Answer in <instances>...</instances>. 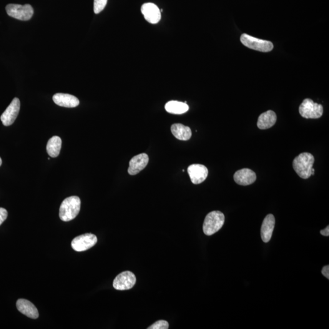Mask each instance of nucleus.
Returning a JSON list of instances; mask_svg holds the SVG:
<instances>
[{"instance_id": "obj_1", "label": "nucleus", "mask_w": 329, "mask_h": 329, "mask_svg": "<svg viewBox=\"0 0 329 329\" xmlns=\"http://www.w3.org/2000/svg\"><path fill=\"white\" fill-rule=\"evenodd\" d=\"M81 200L76 196L66 198L62 202L59 209V217L63 222L75 219L81 209Z\"/></svg>"}, {"instance_id": "obj_2", "label": "nucleus", "mask_w": 329, "mask_h": 329, "mask_svg": "<svg viewBox=\"0 0 329 329\" xmlns=\"http://www.w3.org/2000/svg\"><path fill=\"white\" fill-rule=\"evenodd\" d=\"M315 158L310 153H301L294 159L293 167L299 177L303 179H308L312 175L313 165Z\"/></svg>"}, {"instance_id": "obj_3", "label": "nucleus", "mask_w": 329, "mask_h": 329, "mask_svg": "<svg viewBox=\"0 0 329 329\" xmlns=\"http://www.w3.org/2000/svg\"><path fill=\"white\" fill-rule=\"evenodd\" d=\"M225 215L220 211H213L206 216L203 224V232L206 235H212L224 225Z\"/></svg>"}, {"instance_id": "obj_4", "label": "nucleus", "mask_w": 329, "mask_h": 329, "mask_svg": "<svg viewBox=\"0 0 329 329\" xmlns=\"http://www.w3.org/2000/svg\"><path fill=\"white\" fill-rule=\"evenodd\" d=\"M300 114L305 119H317L323 114L322 105L315 103L309 99L304 100L299 108Z\"/></svg>"}, {"instance_id": "obj_5", "label": "nucleus", "mask_w": 329, "mask_h": 329, "mask_svg": "<svg viewBox=\"0 0 329 329\" xmlns=\"http://www.w3.org/2000/svg\"><path fill=\"white\" fill-rule=\"evenodd\" d=\"M6 10L10 17L22 21H29L34 14V9L30 4H9L7 5Z\"/></svg>"}, {"instance_id": "obj_6", "label": "nucleus", "mask_w": 329, "mask_h": 329, "mask_svg": "<svg viewBox=\"0 0 329 329\" xmlns=\"http://www.w3.org/2000/svg\"><path fill=\"white\" fill-rule=\"evenodd\" d=\"M240 41L249 49L260 52H270L274 48L272 42L255 38L247 34H243L241 36Z\"/></svg>"}, {"instance_id": "obj_7", "label": "nucleus", "mask_w": 329, "mask_h": 329, "mask_svg": "<svg viewBox=\"0 0 329 329\" xmlns=\"http://www.w3.org/2000/svg\"><path fill=\"white\" fill-rule=\"evenodd\" d=\"M97 241L96 235L92 233H85L73 240L72 247L77 252H82L94 247Z\"/></svg>"}, {"instance_id": "obj_8", "label": "nucleus", "mask_w": 329, "mask_h": 329, "mask_svg": "<svg viewBox=\"0 0 329 329\" xmlns=\"http://www.w3.org/2000/svg\"><path fill=\"white\" fill-rule=\"evenodd\" d=\"M136 283V277L130 271H124L115 278L113 287L117 290H127L131 289Z\"/></svg>"}, {"instance_id": "obj_9", "label": "nucleus", "mask_w": 329, "mask_h": 329, "mask_svg": "<svg viewBox=\"0 0 329 329\" xmlns=\"http://www.w3.org/2000/svg\"><path fill=\"white\" fill-rule=\"evenodd\" d=\"M20 109H21V101L19 99L15 98L0 118L5 127H9L14 124L18 117Z\"/></svg>"}, {"instance_id": "obj_10", "label": "nucleus", "mask_w": 329, "mask_h": 329, "mask_svg": "<svg viewBox=\"0 0 329 329\" xmlns=\"http://www.w3.org/2000/svg\"><path fill=\"white\" fill-rule=\"evenodd\" d=\"M187 172L191 181L194 184H200L204 182L208 174L207 168L202 164L190 165L188 167Z\"/></svg>"}, {"instance_id": "obj_11", "label": "nucleus", "mask_w": 329, "mask_h": 329, "mask_svg": "<svg viewBox=\"0 0 329 329\" xmlns=\"http://www.w3.org/2000/svg\"><path fill=\"white\" fill-rule=\"evenodd\" d=\"M141 11L144 18L152 24H156L161 19V12L159 7L152 2H148L142 5Z\"/></svg>"}, {"instance_id": "obj_12", "label": "nucleus", "mask_w": 329, "mask_h": 329, "mask_svg": "<svg viewBox=\"0 0 329 329\" xmlns=\"http://www.w3.org/2000/svg\"><path fill=\"white\" fill-rule=\"evenodd\" d=\"M149 162V157L145 153H142L132 157L129 162L128 173L130 175H136L147 167Z\"/></svg>"}, {"instance_id": "obj_13", "label": "nucleus", "mask_w": 329, "mask_h": 329, "mask_svg": "<svg viewBox=\"0 0 329 329\" xmlns=\"http://www.w3.org/2000/svg\"><path fill=\"white\" fill-rule=\"evenodd\" d=\"M233 179L238 185L247 186L253 184L257 179V176L252 170L243 168L235 172Z\"/></svg>"}, {"instance_id": "obj_14", "label": "nucleus", "mask_w": 329, "mask_h": 329, "mask_svg": "<svg viewBox=\"0 0 329 329\" xmlns=\"http://www.w3.org/2000/svg\"><path fill=\"white\" fill-rule=\"evenodd\" d=\"M16 305L20 312L27 317L32 319L38 318L39 315L38 310L36 306L30 301L24 299H20L17 301Z\"/></svg>"}, {"instance_id": "obj_15", "label": "nucleus", "mask_w": 329, "mask_h": 329, "mask_svg": "<svg viewBox=\"0 0 329 329\" xmlns=\"http://www.w3.org/2000/svg\"><path fill=\"white\" fill-rule=\"evenodd\" d=\"M55 104L59 106L73 108L79 104V100L74 95L67 94H56L52 97Z\"/></svg>"}, {"instance_id": "obj_16", "label": "nucleus", "mask_w": 329, "mask_h": 329, "mask_svg": "<svg viewBox=\"0 0 329 329\" xmlns=\"http://www.w3.org/2000/svg\"><path fill=\"white\" fill-rule=\"evenodd\" d=\"M275 226V218L272 214H268L263 220L261 228V237L263 242H270L272 237L274 228Z\"/></svg>"}, {"instance_id": "obj_17", "label": "nucleus", "mask_w": 329, "mask_h": 329, "mask_svg": "<svg viewBox=\"0 0 329 329\" xmlns=\"http://www.w3.org/2000/svg\"><path fill=\"white\" fill-rule=\"evenodd\" d=\"M277 121V115L273 110H268V111L263 113L258 117L257 121V127L260 129H270L275 125Z\"/></svg>"}, {"instance_id": "obj_18", "label": "nucleus", "mask_w": 329, "mask_h": 329, "mask_svg": "<svg viewBox=\"0 0 329 329\" xmlns=\"http://www.w3.org/2000/svg\"><path fill=\"white\" fill-rule=\"evenodd\" d=\"M173 135L178 140L187 141L192 137V132L189 127L182 124H174L171 127Z\"/></svg>"}, {"instance_id": "obj_19", "label": "nucleus", "mask_w": 329, "mask_h": 329, "mask_svg": "<svg viewBox=\"0 0 329 329\" xmlns=\"http://www.w3.org/2000/svg\"><path fill=\"white\" fill-rule=\"evenodd\" d=\"M165 110L168 113L173 114H182L187 112L189 109L187 103L177 101H170L168 102L165 105Z\"/></svg>"}, {"instance_id": "obj_20", "label": "nucleus", "mask_w": 329, "mask_h": 329, "mask_svg": "<svg viewBox=\"0 0 329 329\" xmlns=\"http://www.w3.org/2000/svg\"><path fill=\"white\" fill-rule=\"evenodd\" d=\"M62 147V140L58 136L51 138L48 142L47 151L51 157H57L59 155Z\"/></svg>"}, {"instance_id": "obj_21", "label": "nucleus", "mask_w": 329, "mask_h": 329, "mask_svg": "<svg viewBox=\"0 0 329 329\" xmlns=\"http://www.w3.org/2000/svg\"><path fill=\"white\" fill-rule=\"evenodd\" d=\"M107 0H94V12L95 14H99L106 6Z\"/></svg>"}, {"instance_id": "obj_22", "label": "nucleus", "mask_w": 329, "mask_h": 329, "mask_svg": "<svg viewBox=\"0 0 329 329\" xmlns=\"http://www.w3.org/2000/svg\"><path fill=\"white\" fill-rule=\"evenodd\" d=\"M169 328V324L165 320H160L153 324L148 329H167Z\"/></svg>"}, {"instance_id": "obj_23", "label": "nucleus", "mask_w": 329, "mask_h": 329, "mask_svg": "<svg viewBox=\"0 0 329 329\" xmlns=\"http://www.w3.org/2000/svg\"><path fill=\"white\" fill-rule=\"evenodd\" d=\"M7 218V212L4 208L0 207V226L2 224V223L6 220Z\"/></svg>"}, {"instance_id": "obj_24", "label": "nucleus", "mask_w": 329, "mask_h": 329, "mask_svg": "<svg viewBox=\"0 0 329 329\" xmlns=\"http://www.w3.org/2000/svg\"><path fill=\"white\" fill-rule=\"evenodd\" d=\"M324 276H325L328 279H329V266H325L323 267L322 271H321Z\"/></svg>"}, {"instance_id": "obj_25", "label": "nucleus", "mask_w": 329, "mask_h": 329, "mask_svg": "<svg viewBox=\"0 0 329 329\" xmlns=\"http://www.w3.org/2000/svg\"><path fill=\"white\" fill-rule=\"evenodd\" d=\"M321 234L323 236H326V237H329V227L328 226V227L325 228V229L320 231Z\"/></svg>"}, {"instance_id": "obj_26", "label": "nucleus", "mask_w": 329, "mask_h": 329, "mask_svg": "<svg viewBox=\"0 0 329 329\" xmlns=\"http://www.w3.org/2000/svg\"><path fill=\"white\" fill-rule=\"evenodd\" d=\"M2 164V160L1 159V157H0V166H1Z\"/></svg>"}]
</instances>
